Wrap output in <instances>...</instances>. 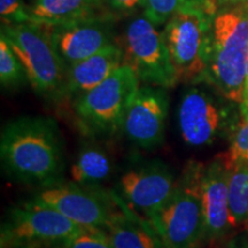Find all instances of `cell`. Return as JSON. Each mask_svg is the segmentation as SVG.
<instances>
[{
	"label": "cell",
	"mask_w": 248,
	"mask_h": 248,
	"mask_svg": "<svg viewBox=\"0 0 248 248\" xmlns=\"http://www.w3.org/2000/svg\"><path fill=\"white\" fill-rule=\"evenodd\" d=\"M102 0H36L30 7L32 22L55 27L94 15Z\"/></svg>",
	"instance_id": "17"
},
{
	"label": "cell",
	"mask_w": 248,
	"mask_h": 248,
	"mask_svg": "<svg viewBox=\"0 0 248 248\" xmlns=\"http://www.w3.org/2000/svg\"><path fill=\"white\" fill-rule=\"evenodd\" d=\"M169 109L167 89L140 86L124 117L122 131L132 144L141 148H154L164 142Z\"/></svg>",
	"instance_id": "12"
},
{
	"label": "cell",
	"mask_w": 248,
	"mask_h": 248,
	"mask_svg": "<svg viewBox=\"0 0 248 248\" xmlns=\"http://www.w3.org/2000/svg\"><path fill=\"white\" fill-rule=\"evenodd\" d=\"M219 246L222 248H248V232L240 230L228 238L223 245H219Z\"/></svg>",
	"instance_id": "26"
},
{
	"label": "cell",
	"mask_w": 248,
	"mask_h": 248,
	"mask_svg": "<svg viewBox=\"0 0 248 248\" xmlns=\"http://www.w3.org/2000/svg\"><path fill=\"white\" fill-rule=\"evenodd\" d=\"M0 159L14 182L44 187L62 181L64 141L57 121L39 115L9 121L0 136Z\"/></svg>",
	"instance_id": "1"
},
{
	"label": "cell",
	"mask_w": 248,
	"mask_h": 248,
	"mask_svg": "<svg viewBox=\"0 0 248 248\" xmlns=\"http://www.w3.org/2000/svg\"><path fill=\"white\" fill-rule=\"evenodd\" d=\"M114 171L109 154L95 145H85L77 153L69 169L70 181L82 186L100 187Z\"/></svg>",
	"instance_id": "18"
},
{
	"label": "cell",
	"mask_w": 248,
	"mask_h": 248,
	"mask_svg": "<svg viewBox=\"0 0 248 248\" xmlns=\"http://www.w3.org/2000/svg\"><path fill=\"white\" fill-rule=\"evenodd\" d=\"M0 16L2 24L30 22V7L23 0H0Z\"/></svg>",
	"instance_id": "24"
},
{
	"label": "cell",
	"mask_w": 248,
	"mask_h": 248,
	"mask_svg": "<svg viewBox=\"0 0 248 248\" xmlns=\"http://www.w3.org/2000/svg\"><path fill=\"white\" fill-rule=\"evenodd\" d=\"M109 7L121 14H131L138 7L144 6V0H107Z\"/></svg>",
	"instance_id": "25"
},
{
	"label": "cell",
	"mask_w": 248,
	"mask_h": 248,
	"mask_svg": "<svg viewBox=\"0 0 248 248\" xmlns=\"http://www.w3.org/2000/svg\"><path fill=\"white\" fill-rule=\"evenodd\" d=\"M123 64H128L145 85L163 89L178 84L163 33L146 16L132 20L122 38Z\"/></svg>",
	"instance_id": "8"
},
{
	"label": "cell",
	"mask_w": 248,
	"mask_h": 248,
	"mask_svg": "<svg viewBox=\"0 0 248 248\" xmlns=\"http://www.w3.org/2000/svg\"><path fill=\"white\" fill-rule=\"evenodd\" d=\"M128 64H122L104 82L73 101L75 121L89 137H111L122 131L126 110L140 88Z\"/></svg>",
	"instance_id": "5"
},
{
	"label": "cell",
	"mask_w": 248,
	"mask_h": 248,
	"mask_svg": "<svg viewBox=\"0 0 248 248\" xmlns=\"http://www.w3.org/2000/svg\"><path fill=\"white\" fill-rule=\"evenodd\" d=\"M212 14L185 8L169 18L162 31L178 83L203 82L208 66Z\"/></svg>",
	"instance_id": "6"
},
{
	"label": "cell",
	"mask_w": 248,
	"mask_h": 248,
	"mask_svg": "<svg viewBox=\"0 0 248 248\" xmlns=\"http://www.w3.org/2000/svg\"><path fill=\"white\" fill-rule=\"evenodd\" d=\"M215 248H222V247H221V246H219V245H218V246H216Z\"/></svg>",
	"instance_id": "29"
},
{
	"label": "cell",
	"mask_w": 248,
	"mask_h": 248,
	"mask_svg": "<svg viewBox=\"0 0 248 248\" xmlns=\"http://www.w3.org/2000/svg\"><path fill=\"white\" fill-rule=\"evenodd\" d=\"M177 178L163 161H147L120 176L115 193L130 208L147 218L169 199Z\"/></svg>",
	"instance_id": "11"
},
{
	"label": "cell",
	"mask_w": 248,
	"mask_h": 248,
	"mask_svg": "<svg viewBox=\"0 0 248 248\" xmlns=\"http://www.w3.org/2000/svg\"><path fill=\"white\" fill-rule=\"evenodd\" d=\"M240 117L248 116V62L246 67V75H245L244 91H243V101L239 105Z\"/></svg>",
	"instance_id": "27"
},
{
	"label": "cell",
	"mask_w": 248,
	"mask_h": 248,
	"mask_svg": "<svg viewBox=\"0 0 248 248\" xmlns=\"http://www.w3.org/2000/svg\"><path fill=\"white\" fill-rule=\"evenodd\" d=\"M83 229L57 210L30 199L9 210L1 226V246L51 248Z\"/></svg>",
	"instance_id": "9"
},
{
	"label": "cell",
	"mask_w": 248,
	"mask_h": 248,
	"mask_svg": "<svg viewBox=\"0 0 248 248\" xmlns=\"http://www.w3.org/2000/svg\"><path fill=\"white\" fill-rule=\"evenodd\" d=\"M247 62L248 2H245L214 16L203 82L226 100L240 105Z\"/></svg>",
	"instance_id": "2"
},
{
	"label": "cell",
	"mask_w": 248,
	"mask_h": 248,
	"mask_svg": "<svg viewBox=\"0 0 248 248\" xmlns=\"http://www.w3.org/2000/svg\"><path fill=\"white\" fill-rule=\"evenodd\" d=\"M229 204L233 230L248 231V164L229 170Z\"/></svg>",
	"instance_id": "19"
},
{
	"label": "cell",
	"mask_w": 248,
	"mask_h": 248,
	"mask_svg": "<svg viewBox=\"0 0 248 248\" xmlns=\"http://www.w3.org/2000/svg\"><path fill=\"white\" fill-rule=\"evenodd\" d=\"M122 64L123 49L121 45L113 43L85 60L68 67L63 100L74 101L104 82Z\"/></svg>",
	"instance_id": "15"
},
{
	"label": "cell",
	"mask_w": 248,
	"mask_h": 248,
	"mask_svg": "<svg viewBox=\"0 0 248 248\" xmlns=\"http://www.w3.org/2000/svg\"><path fill=\"white\" fill-rule=\"evenodd\" d=\"M217 1H218V0H217Z\"/></svg>",
	"instance_id": "30"
},
{
	"label": "cell",
	"mask_w": 248,
	"mask_h": 248,
	"mask_svg": "<svg viewBox=\"0 0 248 248\" xmlns=\"http://www.w3.org/2000/svg\"><path fill=\"white\" fill-rule=\"evenodd\" d=\"M119 209L105 230L113 248H164L159 234L146 217L130 208L115 192Z\"/></svg>",
	"instance_id": "16"
},
{
	"label": "cell",
	"mask_w": 248,
	"mask_h": 248,
	"mask_svg": "<svg viewBox=\"0 0 248 248\" xmlns=\"http://www.w3.org/2000/svg\"><path fill=\"white\" fill-rule=\"evenodd\" d=\"M28 80L26 70L4 36H0V82L6 89H15Z\"/></svg>",
	"instance_id": "21"
},
{
	"label": "cell",
	"mask_w": 248,
	"mask_h": 248,
	"mask_svg": "<svg viewBox=\"0 0 248 248\" xmlns=\"http://www.w3.org/2000/svg\"><path fill=\"white\" fill-rule=\"evenodd\" d=\"M1 35L22 63L33 91L45 100H63L67 66L55 48L49 28L32 21L2 24Z\"/></svg>",
	"instance_id": "4"
},
{
	"label": "cell",
	"mask_w": 248,
	"mask_h": 248,
	"mask_svg": "<svg viewBox=\"0 0 248 248\" xmlns=\"http://www.w3.org/2000/svg\"><path fill=\"white\" fill-rule=\"evenodd\" d=\"M247 232H248V231H247Z\"/></svg>",
	"instance_id": "31"
},
{
	"label": "cell",
	"mask_w": 248,
	"mask_h": 248,
	"mask_svg": "<svg viewBox=\"0 0 248 248\" xmlns=\"http://www.w3.org/2000/svg\"><path fill=\"white\" fill-rule=\"evenodd\" d=\"M51 248H113V246L105 229L84 228L78 233Z\"/></svg>",
	"instance_id": "23"
},
{
	"label": "cell",
	"mask_w": 248,
	"mask_h": 248,
	"mask_svg": "<svg viewBox=\"0 0 248 248\" xmlns=\"http://www.w3.org/2000/svg\"><path fill=\"white\" fill-rule=\"evenodd\" d=\"M31 200L57 210L84 228L105 229L119 209L113 193L100 187L82 186L60 181L40 187Z\"/></svg>",
	"instance_id": "10"
},
{
	"label": "cell",
	"mask_w": 248,
	"mask_h": 248,
	"mask_svg": "<svg viewBox=\"0 0 248 248\" xmlns=\"http://www.w3.org/2000/svg\"><path fill=\"white\" fill-rule=\"evenodd\" d=\"M144 13L155 26L167 23L177 12L185 8H201L214 15L217 0H144Z\"/></svg>",
	"instance_id": "20"
},
{
	"label": "cell",
	"mask_w": 248,
	"mask_h": 248,
	"mask_svg": "<svg viewBox=\"0 0 248 248\" xmlns=\"http://www.w3.org/2000/svg\"><path fill=\"white\" fill-rule=\"evenodd\" d=\"M204 166L188 161L169 199L147 217L164 248H201L206 244L201 201Z\"/></svg>",
	"instance_id": "3"
},
{
	"label": "cell",
	"mask_w": 248,
	"mask_h": 248,
	"mask_svg": "<svg viewBox=\"0 0 248 248\" xmlns=\"http://www.w3.org/2000/svg\"><path fill=\"white\" fill-rule=\"evenodd\" d=\"M204 243L218 246L233 230L229 204V169L216 156L206 164L201 183Z\"/></svg>",
	"instance_id": "14"
},
{
	"label": "cell",
	"mask_w": 248,
	"mask_h": 248,
	"mask_svg": "<svg viewBox=\"0 0 248 248\" xmlns=\"http://www.w3.org/2000/svg\"><path fill=\"white\" fill-rule=\"evenodd\" d=\"M217 2L221 5H241L248 2V0H218Z\"/></svg>",
	"instance_id": "28"
},
{
	"label": "cell",
	"mask_w": 248,
	"mask_h": 248,
	"mask_svg": "<svg viewBox=\"0 0 248 248\" xmlns=\"http://www.w3.org/2000/svg\"><path fill=\"white\" fill-rule=\"evenodd\" d=\"M222 95L210 94L199 88H190L178 106V129L183 141L192 147L213 145L223 137H231L239 122V110L226 104ZM239 106V105H238Z\"/></svg>",
	"instance_id": "7"
},
{
	"label": "cell",
	"mask_w": 248,
	"mask_h": 248,
	"mask_svg": "<svg viewBox=\"0 0 248 248\" xmlns=\"http://www.w3.org/2000/svg\"><path fill=\"white\" fill-rule=\"evenodd\" d=\"M217 156L229 170L239 164H248V116L240 117L230 137L228 150Z\"/></svg>",
	"instance_id": "22"
},
{
	"label": "cell",
	"mask_w": 248,
	"mask_h": 248,
	"mask_svg": "<svg viewBox=\"0 0 248 248\" xmlns=\"http://www.w3.org/2000/svg\"><path fill=\"white\" fill-rule=\"evenodd\" d=\"M110 18L91 15L60 26L48 27L59 55L67 68L113 44Z\"/></svg>",
	"instance_id": "13"
}]
</instances>
